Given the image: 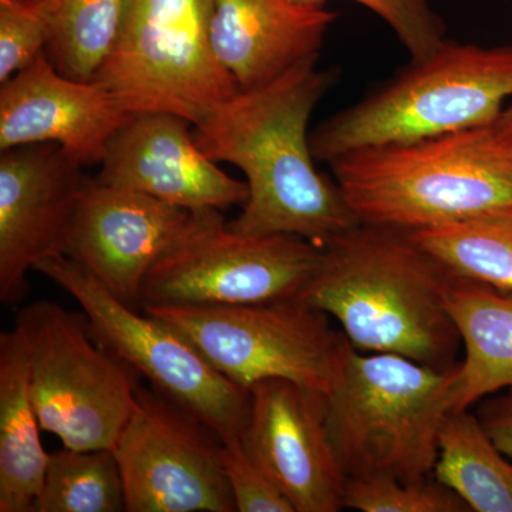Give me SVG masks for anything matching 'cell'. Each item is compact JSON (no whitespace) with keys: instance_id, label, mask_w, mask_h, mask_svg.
I'll use <instances>...</instances> for the list:
<instances>
[{"instance_id":"obj_11","label":"cell","mask_w":512,"mask_h":512,"mask_svg":"<svg viewBox=\"0 0 512 512\" xmlns=\"http://www.w3.org/2000/svg\"><path fill=\"white\" fill-rule=\"evenodd\" d=\"M128 512H237L222 440L195 414L140 386L113 448Z\"/></svg>"},{"instance_id":"obj_29","label":"cell","mask_w":512,"mask_h":512,"mask_svg":"<svg viewBox=\"0 0 512 512\" xmlns=\"http://www.w3.org/2000/svg\"><path fill=\"white\" fill-rule=\"evenodd\" d=\"M495 126L500 128L505 136L510 137L512 140V99L508 101L507 106L504 107L503 113H501L498 120L495 121Z\"/></svg>"},{"instance_id":"obj_16","label":"cell","mask_w":512,"mask_h":512,"mask_svg":"<svg viewBox=\"0 0 512 512\" xmlns=\"http://www.w3.org/2000/svg\"><path fill=\"white\" fill-rule=\"evenodd\" d=\"M131 114L101 84L57 72L43 52L0 84V151L53 143L83 168L94 167Z\"/></svg>"},{"instance_id":"obj_5","label":"cell","mask_w":512,"mask_h":512,"mask_svg":"<svg viewBox=\"0 0 512 512\" xmlns=\"http://www.w3.org/2000/svg\"><path fill=\"white\" fill-rule=\"evenodd\" d=\"M512 99V46L446 40L353 106L320 123L309 141L316 161L363 148L412 143L491 126Z\"/></svg>"},{"instance_id":"obj_10","label":"cell","mask_w":512,"mask_h":512,"mask_svg":"<svg viewBox=\"0 0 512 512\" xmlns=\"http://www.w3.org/2000/svg\"><path fill=\"white\" fill-rule=\"evenodd\" d=\"M322 248L295 235H244L220 210L197 221L148 272L141 308L157 305H251L298 298Z\"/></svg>"},{"instance_id":"obj_24","label":"cell","mask_w":512,"mask_h":512,"mask_svg":"<svg viewBox=\"0 0 512 512\" xmlns=\"http://www.w3.org/2000/svg\"><path fill=\"white\" fill-rule=\"evenodd\" d=\"M345 507L362 512H470L453 490L434 477L423 481L348 478Z\"/></svg>"},{"instance_id":"obj_17","label":"cell","mask_w":512,"mask_h":512,"mask_svg":"<svg viewBox=\"0 0 512 512\" xmlns=\"http://www.w3.org/2000/svg\"><path fill=\"white\" fill-rule=\"evenodd\" d=\"M338 18L326 6L295 0H214L211 46L239 92H249L320 56Z\"/></svg>"},{"instance_id":"obj_26","label":"cell","mask_w":512,"mask_h":512,"mask_svg":"<svg viewBox=\"0 0 512 512\" xmlns=\"http://www.w3.org/2000/svg\"><path fill=\"white\" fill-rule=\"evenodd\" d=\"M302 5L326 6V0H295ZM375 13L396 33L412 60L424 59L446 42V25L429 0H352Z\"/></svg>"},{"instance_id":"obj_22","label":"cell","mask_w":512,"mask_h":512,"mask_svg":"<svg viewBox=\"0 0 512 512\" xmlns=\"http://www.w3.org/2000/svg\"><path fill=\"white\" fill-rule=\"evenodd\" d=\"M46 55L57 72L94 82L119 39L128 0H50Z\"/></svg>"},{"instance_id":"obj_6","label":"cell","mask_w":512,"mask_h":512,"mask_svg":"<svg viewBox=\"0 0 512 512\" xmlns=\"http://www.w3.org/2000/svg\"><path fill=\"white\" fill-rule=\"evenodd\" d=\"M40 427L74 450L114 448L136 409L141 377L93 338L89 320L53 301L20 309Z\"/></svg>"},{"instance_id":"obj_28","label":"cell","mask_w":512,"mask_h":512,"mask_svg":"<svg viewBox=\"0 0 512 512\" xmlns=\"http://www.w3.org/2000/svg\"><path fill=\"white\" fill-rule=\"evenodd\" d=\"M478 417L497 447L512 458V390L485 402Z\"/></svg>"},{"instance_id":"obj_8","label":"cell","mask_w":512,"mask_h":512,"mask_svg":"<svg viewBox=\"0 0 512 512\" xmlns=\"http://www.w3.org/2000/svg\"><path fill=\"white\" fill-rule=\"evenodd\" d=\"M141 309L177 330L222 375L248 390L262 380L286 379L328 396L349 345L325 312L298 298Z\"/></svg>"},{"instance_id":"obj_19","label":"cell","mask_w":512,"mask_h":512,"mask_svg":"<svg viewBox=\"0 0 512 512\" xmlns=\"http://www.w3.org/2000/svg\"><path fill=\"white\" fill-rule=\"evenodd\" d=\"M29 386L28 353L20 330L0 333V512H33L49 453Z\"/></svg>"},{"instance_id":"obj_3","label":"cell","mask_w":512,"mask_h":512,"mask_svg":"<svg viewBox=\"0 0 512 512\" xmlns=\"http://www.w3.org/2000/svg\"><path fill=\"white\" fill-rule=\"evenodd\" d=\"M360 224L414 232L512 207V140L495 124L363 148L329 164Z\"/></svg>"},{"instance_id":"obj_1","label":"cell","mask_w":512,"mask_h":512,"mask_svg":"<svg viewBox=\"0 0 512 512\" xmlns=\"http://www.w3.org/2000/svg\"><path fill=\"white\" fill-rule=\"evenodd\" d=\"M338 79L303 60L274 82L239 92L195 124L194 138L215 163L238 167L249 197L229 228L244 235H295L325 247L360 224L335 180L315 167L308 127Z\"/></svg>"},{"instance_id":"obj_7","label":"cell","mask_w":512,"mask_h":512,"mask_svg":"<svg viewBox=\"0 0 512 512\" xmlns=\"http://www.w3.org/2000/svg\"><path fill=\"white\" fill-rule=\"evenodd\" d=\"M214 0H128L119 39L94 82L128 113L200 123L239 93L212 50Z\"/></svg>"},{"instance_id":"obj_20","label":"cell","mask_w":512,"mask_h":512,"mask_svg":"<svg viewBox=\"0 0 512 512\" xmlns=\"http://www.w3.org/2000/svg\"><path fill=\"white\" fill-rule=\"evenodd\" d=\"M433 477L474 512H512V458L468 410L448 414L441 427Z\"/></svg>"},{"instance_id":"obj_27","label":"cell","mask_w":512,"mask_h":512,"mask_svg":"<svg viewBox=\"0 0 512 512\" xmlns=\"http://www.w3.org/2000/svg\"><path fill=\"white\" fill-rule=\"evenodd\" d=\"M222 461L237 512H295L272 478L248 453L241 434L222 440Z\"/></svg>"},{"instance_id":"obj_4","label":"cell","mask_w":512,"mask_h":512,"mask_svg":"<svg viewBox=\"0 0 512 512\" xmlns=\"http://www.w3.org/2000/svg\"><path fill=\"white\" fill-rule=\"evenodd\" d=\"M460 367L434 369L348 345L326 399L330 443L346 478L433 477L441 427L456 412Z\"/></svg>"},{"instance_id":"obj_9","label":"cell","mask_w":512,"mask_h":512,"mask_svg":"<svg viewBox=\"0 0 512 512\" xmlns=\"http://www.w3.org/2000/svg\"><path fill=\"white\" fill-rule=\"evenodd\" d=\"M35 271L69 293L89 320L93 338L154 390L195 414L221 440L242 433L249 390L222 375L177 330L120 301L69 256L46 259Z\"/></svg>"},{"instance_id":"obj_25","label":"cell","mask_w":512,"mask_h":512,"mask_svg":"<svg viewBox=\"0 0 512 512\" xmlns=\"http://www.w3.org/2000/svg\"><path fill=\"white\" fill-rule=\"evenodd\" d=\"M50 0H0V84L46 52Z\"/></svg>"},{"instance_id":"obj_13","label":"cell","mask_w":512,"mask_h":512,"mask_svg":"<svg viewBox=\"0 0 512 512\" xmlns=\"http://www.w3.org/2000/svg\"><path fill=\"white\" fill-rule=\"evenodd\" d=\"M242 443L295 512L345 508L346 478L326 427L325 394L291 380L249 387Z\"/></svg>"},{"instance_id":"obj_12","label":"cell","mask_w":512,"mask_h":512,"mask_svg":"<svg viewBox=\"0 0 512 512\" xmlns=\"http://www.w3.org/2000/svg\"><path fill=\"white\" fill-rule=\"evenodd\" d=\"M86 174L53 143L0 151V302L29 292L40 262L67 254Z\"/></svg>"},{"instance_id":"obj_21","label":"cell","mask_w":512,"mask_h":512,"mask_svg":"<svg viewBox=\"0 0 512 512\" xmlns=\"http://www.w3.org/2000/svg\"><path fill=\"white\" fill-rule=\"evenodd\" d=\"M409 234L454 275L512 291V207Z\"/></svg>"},{"instance_id":"obj_15","label":"cell","mask_w":512,"mask_h":512,"mask_svg":"<svg viewBox=\"0 0 512 512\" xmlns=\"http://www.w3.org/2000/svg\"><path fill=\"white\" fill-rule=\"evenodd\" d=\"M190 126L165 111L131 114L111 138L97 180L185 210L244 207L247 181L224 173L205 156Z\"/></svg>"},{"instance_id":"obj_2","label":"cell","mask_w":512,"mask_h":512,"mask_svg":"<svg viewBox=\"0 0 512 512\" xmlns=\"http://www.w3.org/2000/svg\"><path fill=\"white\" fill-rule=\"evenodd\" d=\"M453 276L409 232L359 224L322 247L298 299L335 318L360 352L448 369L461 345L446 303Z\"/></svg>"},{"instance_id":"obj_18","label":"cell","mask_w":512,"mask_h":512,"mask_svg":"<svg viewBox=\"0 0 512 512\" xmlns=\"http://www.w3.org/2000/svg\"><path fill=\"white\" fill-rule=\"evenodd\" d=\"M464 359L458 362L456 412L512 390V291L454 275L447 289Z\"/></svg>"},{"instance_id":"obj_14","label":"cell","mask_w":512,"mask_h":512,"mask_svg":"<svg viewBox=\"0 0 512 512\" xmlns=\"http://www.w3.org/2000/svg\"><path fill=\"white\" fill-rule=\"evenodd\" d=\"M198 211L86 177L66 256L120 301L141 308L148 272L190 231Z\"/></svg>"},{"instance_id":"obj_23","label":"cell","mask_w":512,"mask_h":512,"mask_svg":"<svg viewBox=\"0 0 512 512\" xmlns=\"http://www.w3.org/2000/svg\"><path fill=\"white\" fill-rule=\"evenodd\" d=\"M126 511L123 476L113 448L49 454L45 483L33 512Z\"/></svg>"}]
</instances>
